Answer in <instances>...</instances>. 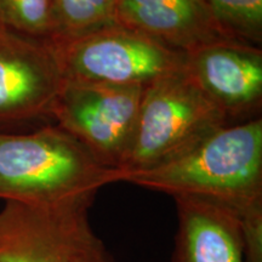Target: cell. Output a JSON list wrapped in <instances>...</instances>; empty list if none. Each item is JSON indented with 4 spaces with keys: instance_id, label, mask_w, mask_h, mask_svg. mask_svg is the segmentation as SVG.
Instances as JSON below:
<instances>
[{
    "instance_id": "7",
    "label": "cell",
    "mask_w": 262,
    "mask_h": 262,
    "mask_svg": "<svg viewBox=\"0 0 262 262\" xmlns=\"http://www.w3.org/2000/svg\"><path fill=\"white\" fill-rule=\"evenodd\" d=\"M64 80L50 41L0 29V124L51 117Z\"/></svg>"
},
{
    "instance_id": "11",
    "label": "cell",
    "mask_w": 262,
    "mask_h": 262,
    "mask_svg": "<svg viewBox=\"0 0 262 262\" xmlns=\"http://www.w3.org/2000/svg\"><path fill=\"white\" fill-rule=\"evenodd\" d=\"M117 2L118 0H52L58 31L56 39L75 37L118 22Z\"/></svg>"
},
{
    "instance_id": "5",
    "label": "cell",
    "mask_w": 262,
    "mask_h": 262,
    "mask_svg": "<svg viewBox=\"0 0 262 262\" xmlns=\"http://www.w3.org/2000/svg\"><path fill=\"white\" fill-rule=\"evenodd\" d=\"M145 89L66 79L51 117L101 164L119 170L133 141Z\"/></svg>"
},
{
    "instance_id": "4",
    "label": "cell",
    "mask_w": 262,
    "mask_h": 262,
    "mask_svg": "<svg viewBox=\"0 0 262 262\" xmlns=\"http://www.w3.org/2000/svg\"><path fill=\"white\" fill-rule=\"evenodd\" d=\"M50 42L64 79L85 83L147 88L182 71L187 60L186 54L119 22Z\"/></svg>"
},
{
    "instance_id": "10",
    "label": "cell",
    "mask_w": 262,
    "mask_h": 262,
    "mask_svg": "<svg viewBox=\"0 0 262 262\" xmlns=\"http://www.w3.org/2000/svg\"><path fill=\"white\" fill-rule=\"evenodd\" d=\"M178 232L172 262H245L242 222L205 199L176 196Z\"/></svg>"
},
{
    "instance_id": "3",
    "label": "cell",
    "mask_w": 262,
    "mask_h": 262,
    "mask_svg": "<svg viewBox=\"0 0 262 262\" xmlns=\"http://www.w3.org/2000/svg\"><path fill=\"white\" fill-rule=\"evenodd\" d=\"M228 119L185 68L148 85L143 90L133 141L119 169L123 182L130 173L185 155L227 125Z\"/></svg>"
},
{
    "instance_id": "8",
    "label": "cell",
    "mask_w": 262,
    "mask_h": 262,
    "mask_svg": "<svg viewBox=\"0 0 262 262\" xmlns=\"http://www.w3.org/2000/svg\"><path fill=\"white\" fill-rule=\"evenodd\" d=\"M186 56V72L228 118L244 116L261 107L260 47L227 39Z\"/></svg>"
},
{
    "instance_id": "15",
    "label": "cell",
    "mask_w": 262,
    "mask_h": 262,
    "mask_svg": "<svg viewBox=\"0 0 262 262\" xmlns=\"http://www.w3.org/2000/svg\"><path fill=\"white\" fill-rule=\"evenodd\" d=\"M6 26L4 24V19H3V15H2V10H0V29H5Z\"/></svg>"
},
{
    "instance_id": "1",
    "label": "cell",
    "mask_w": 262,
    "mask_h": 262,
    "mask_svg": "<svg viewBox=\"0 0 262 262\" xmlns=\"http://www.w3.org/2000/svg\"><path fill=\"white\" fill-rule=\"evenodd\" d=\"M124 182L205 199L242 222L245 262H262V120L225 125L179 158L127 175Z\"/></svg>"
},
{
    "instance_id": "9",
    "label": "cell",
    "mask_w": 262,
    "mask_h": 262,
    "mask_svg": "<svg viewBox=\"0 0 262 262\" xmlns=\"http://www.w3.org/2000/svg\"><path fill=\"white\" fill-rule=\"evenodd\" d=\"M117 21L186 55L233 39L215 21L206 0H118Z\"/></svg>"
},
{
    "instance_id": "14",
    "label": "cell",
    "mask_w": 262,
    "mask_h": 262,
    "mask_svg": "<svg viewBox=\"0 0 262 262\" xmlns=\"http://www.w3.org/2000/svg\"><path fill=\"white\" fill-rule=\"evenodd\" d=\"M73 262H111L102 241L95 238L84 250H81Z\"/></svg>"
},
{
    "instance_id": "6",
    "label": "cell",
    "mask_w": 262,
    "mask_h": 262,
    "mask_svg": "<svg viewBox=\"0 0 262 262\" xmlns=\"http://www.w3.org/2000/svg\"><path fill=\"white\" fill-rule=\"evenodd\" d=\"M95 196L52 205L5 202L0 210V262H73L95 238Z\"/></svg>"
},
{
    "instance_id": "13",
    "label": "cell",
    "mask_w": 262,
    "mask_h": 262,
    "mask_svg": "<svg viewBox=\"0 0 262 262\" xmlns=\"http://www.w3.org/2000/svg\"><path fill=\"white\" fill-rule=\"evenodd\" d=\"M215 21L229 38L260 47L262 0H206Z\"/></svg>"
},
{
    "instance_id": "2",
    "label": "cell",
    "mask_w": 262,
    "mask_h": 262,
    "mask_svg": "<svg viewBox=\"0 0 262 262\" xmlns=\"http://www.w3.org/2000/svg\"><path fill=\"white\" fill-rule=\"evenodd\" d=\"M123 182L60 126L32 134H0V199L52 205L95 196L104 186Z\"/></svg>"
},
{
    "instance_id": "12",
    "label": "cell",
    "mask_w": 262,
    "mask_h": 262,
    "mask_svg": "<svg viewBox=\"0 0 262 262\" xmlns=\"http://www.w3.org/2000/svg\"><path fill=\"white\" fill-rule=\"evenodd\" d=\"M6 28L44 41L57 38V22L52 0H0Z\"/></svg>"
}]
</instances>
